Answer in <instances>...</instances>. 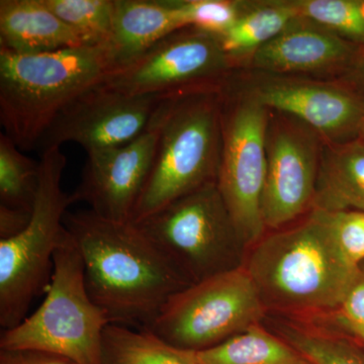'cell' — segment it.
<instances>
[{"mask_svg": "<svg viewBox=\"0 0 364 364\" xmlns=\"http://www.w3.org/2000/svg\"><path fill=\"white\" fill-rule=\"evenodd\" d=\"M313 210L329 229L346 259L359 267L364 260V212Z\"/></svg>", "mask_w": 364, "mask_h": 364, "instance_id": "cell-27", "label": "cell"}, {"mask_svg": "<svg viewBox=\"0 0 364 364\" xmlns=\"http://www.w3.org/2000/svg\"><path fill=\"white\" fill-rule=\"evenodd\" d=\"M363 136H364V127H363Z\"/></svg>", "mask_w": 364, "mask_h": 364, "instance_id": "cell-33", "label": "cell"}, {"mask_svg": "<svg viewBox=\"0 0 364 364\" xmlns=\"http://www.w3.org/2000/svg\"><path fill=\"white\" fill-rule=\"evenodd\" d=\"M67 159L59 147L42 153L39 186L30 223L20 234L0 240V325L13 329L28 316L36 296L44 294L53 257L66 234L64 218L74 203L62 189Z\"/></svg>", "mask_w": 364, "mask_h": 364, "instance_id": "cell-6", "label": "cell"}, {"mask_svg": "<svg viewBox=\"0 0 364 364\" xmlns=\"http://www.w3.org/2000/svg\"><path fill=\"white\" fill-rule=\"evenodd\" d=\"M182 28L181 0H116L109 48L117 69Z\"/></svg>", "mask_w": 364, "mask_h": 364, "instance_id": "cell-16", "label": "cell"}, {"mask_svg": "<svg viewBox=\"0 0 364 364\" xmlns=\"http://www.w3.org/2000/svg\"><path fill=\"white\" fill-rule=\"evenodd\" d=\"M158 138L159 122L154 114L146 130L131 142L87 154L80 183L71 193L74 203H86L90 210L109 221L131 223L149 176Z\"/></svg>", "mask_w": 364, "mask_h": 364, "instance_id": "cell-13", "label": "cell"}, {"mask_svg": "<svg viewBox=\"0 0 364 364\" xmlns=\"http://www.w3.org/2000/svg\"><path fill=\"white\" fill-rule=\"evenodd\" d=\"M100 364H196L193 351L172 346L149 330L109 324L102 335Z\"/></svg>", "mask_w": 364, "mask_h": 364, "instance_id": "cell-21", "label": "cell"}, {"mask_svg": "<svg viewBox=\"0 0 364 364\" xmlns=\"http://www.w3.org/2000/svg\"><path fill=\"white\" fill-rule=\"evenodd\" d=\"M83 46L80 36L43 0L0 1V48L16 54L35 55Z\"/></svg>", "mask_w": 364, "mask_h": 364, "instance_id": "cell-17", "label": "cell"}, {"mask_svg": "<svg viewBox=\"0 0 364 364\" xmlns=\"http://www.w3.org/2000/svg\"><path fill=\"white\" fill-rule=\"evenodd\" d=\"M312 208L364 212V142L323 144Z\"/></svg>", "mask_w": 364, "mask_h": 364, "instance_id": "cell-18", "label": "cell"}, {"mask_svg": "<svg viewBox=\"0 0 364 364\" xmlns=\"http://www.w3.org/2000/svg\"><path fill=\"white\" fill-rule=\"evenodd\" d=\"M244 267L265 308L291 311L340 306L361 274L314 210L303 224L263 237Z\"/></svg>", "mask_w": 364, "mask_h": 364, "instance_id": "cell-3", "label": "cell"}, {"mask_svg": "<svg viewBox=\"0 0 364 364\" xmlns=\"http://www.w3.org/2000/svg\"><path fill=\"white\" fill-rule=\"evenodd\" d=\"M45 293L35 313L2 331L0 349H38L78 364H100L102 335L111 323L86 291L82 255L67 229Z\"/></svg>", "mask_w": 364, "mask_h": 364, "instance_id": "cell-5", "label": "cell"}, {"mask_svg": "<svg viewBox=\"0 0 364 364\" xmlns=\"http://www.w3.org/2000/svg\"><path fill=\"white\" fill-rule=\"evenodd\" d=\"M193 353L196 364H313L286 340L277 338L258 325Z\"/></svg>", "mask_w": 364, "mask_h": 364, "instance_id": "cell-19", "label": "cell"}, {"mask_svg": "<svg viewBox=\"0 0 364 364\" xmlns=\"http://www.w3.org/2000/svg\"><path fill=\"white\" fill-rule=\"evenodd\" d=\"M0 364H78L72 359L38 349H0Z\"/></svg>", "mask_w": 364, "mask_h": 364, "instance_id": "cell-29", "label": "cell"}, {"mask_svg": "<svg viewBox=\"0 0 364 364\" xmlns=\"http://www.w3.org/2000/svg\"><path fill=\"white\" fill-rule=\"evenodd\" d=\"M32 212L0 205V240L20 234L30 223Z\"/></svg>", "mask_w": 364, "mask_h": 364, "instance_id": "cell-30", "label": "cell"}, {"mask_svg": "<svg viewBox=\"0 0 364 364\" xmlns=\"http://www.w3.org/2000/svg\"><path fill=\"white\" fill-rule=\"evenodd\" d=\"M284 338L313 364H364V351L347 340L287 329Z\"/></svg>", "mask_w": 364, "mask_h": 364, "instance_id": "cell-25", "label": "cell"}, {"mask_svg": "<svg viewBox=\"0 0 364 364\" xmlns=\"http://www.w3.org/2000/svg\"><path fill=\"white\" fill-rule=\"evenodd\" d=\"M264 309L243 265L176 294L146 330L177 348L205 350L257 325Z\"/></svg>", "mask_w": 364, "mask_h": 364, "instance_id": "cell-9", "label": "cell"}, {"mask_svg": "<svg viewBox=\"0 0 364 364\" xmlns=\"http://www.w3.org/2000/svg\"><path fill=\"white\" fill-rule=\"evenodd\" d=\"M117 70L109 46L16 54L0 48V122L21 150L37 148L57 116Z\"/></svg>", "mask_w": 364, "mask_h": 364, "instance_id": "cell-2", "label": "cell"}, {"mask_svg": "<svg viewBox=\"0 0 364 364\" xmlns=\"http://www.w3.org/2000/svg\"><path fill=\"white\" fill-rule=\"evenodd\" d=\"M134 225L193 284L244 265L246 245L217 182L205 184Z\"/></svg>", "mask_w": 364, "mask_h": 364, "instance_id": "cell-7", "label": "cell"}, {"mask_svg": "<svg viewBox=\"0 0 364 364\" xmlns=\"http://www.w3.org/2000/svg\"><path fill=\"white\" fill-rule=\"evenodd\" d=\"M341 324L351 325L364 330V273L361 272L352 284L339 306Z\"/></svg>", "mask_w": 364, "mask_h": 364, "instance_id": "cell-28", "label": "cell"}, {"mask_svg": "<svg viewBox=\"0 0 364 364\" xmlns=\"http://www.w3.org/2000/svg\"><path fill=\"white\" fill-rule=\"evenodd\" d=\"M222 147L217 186L245 244L255 245L265 227L261 213L267 179V132L270 112L248 95H234L223 85Z\"/></svg>", "mask_w": 364, "mask_h": 364, "instance_id": "cell-8", "label": "cell"}, {"mask_svg": "<svg viewBox=\"0 0 364 364\" xmlns=\"http://www.w3.org/2000/svg\"><path fill=\"white\" fill-rule=\"evenodd\" d=\"M249 95L268 109L296 117L325 142L352 141L364 127V97L344 86L311 79L267 75Z\"/></svg>", "mask_w": 364, "mask_h": 364, "instance_id": "cell-14", "label": "cell"}, {"mask_svg": "<svg viewBox=\"0 0 364 364\" xmlns=\"http://www.w3.org/2000/svg\"><path fill=\"white\" fill-rule=\"evenodd\" d=\"M354 44L306 18H294L286 30L252 54V66L265 75L329 73L353 63Z\"/></svg>", "mask_w": 364, "mask_h": 364, "instance_id": "cell-15", "label": "cell"}, {"mask_svg": "<svg viewBox=\"0 0 364 364\" xmlns=\"http://www.w3.org/2000/svg\"><path fill=\"white\" fill-rule=\"evenodd\" d=\"M322 138L296 117L279 112L268 121L267 171L261 213L265 227L279 229L312 207Z\"/></svg>", "mask_w": 364, "mask_h": 364, "instance_id": "cell-11", "label": "cell"}, {"mask_svg": "<svg viewBox=\"0 0 364 364\" xmlns=\"http://www.w3.org/2000/svg\"><path fill=\"white\" fill-rule=\"evenodd\" d=\"M60 20L73 28L87 47L109 46L116 0H43Z\"/></svg>", "mask_w": 364, "mask_h": 364, "instance_id": "cell-23", "label": "cell"}, {"mask_svg": "<svg viewBox=\"0 0 364 364\" xmlns=\"http://www.w3.org/2000/svg\"><path fill=\"white\" fill-rule=\"evenodd\" d=\"M165 98L124 95L100 82L60 112L37 148L43 153L73 142L90 154L124 145L146 130Z\"/></svg>", "mask_w": 364, "mask_h": 364, "instance_id": "cell-12", "label": "cell"}, {"mask_svg": "<svg viewBox=\"0 0 364 364\" xmlns=\"http://www.w3.org/2000/svg\"><path fill=\"white\" fill-rule=\"evenodd\" d=\"M232 65L221 38L186 26L158 41L130 64L112 72L104 83L124 95L170 97L219 90Z\"/></svg>", "mask_w": 364, "mask_h": 364, "instance_id": "cell-10", "label": "cell"}, {"mask_svg": "<svg viewBox=\"0 0 364 364\" xmlns=\"http://www.w3.org/2000/svg\"><path fill=\"white\" fill-rule=\"evenodd\" d=\"M344 328H346L347 330H349L352 333V334L355 335V336H358L359 339L361 340V341L364 343V330L360 329V328L354 327V326L351 325H346V324H342Z\"/></svg>", "mask_w": 364, "mask_h": 364, "instance_id": "cell-32", "label": "cell"}, {"mask_svg": "<svg viewBox=\"0 0 364 364\" xmlns=\"http://www.w3.org/2000/svg\"><path fill=\"white\" fill-rule=\"evenodd\" d=\"M353 77L356 82L364 87V49L359 55H356L353 61Z\"/></svg>", "mask_w": 364, "mask_h": 364, "instance_id": "cell-31", "label": "cell"}, {"mask_svg": "<svg viewBox=\"0 0 364 364\" xmlns=\"http://www.w3.org/2000/svg\"><path fill=\"white\" fill-rule=\"evenodd\" d=\"M64 225L82 255L86 291L111 324L149 329L176 294L195 284L132 223L88 210L67 212Z\"/></svg>", "mask_w": 364, "mask_h": 364, "instance_id": "cell-1", "label": "cell"}, {"mask_svg": "<svg viewBox=\"0 0 364 364\" xmlns=\"http://www.w3.org/2000/svg\"><path fill=\"white\" fill-rule=\"evenodd\" d=\"M301 18L331 31L352 44L364 45V1L360 0H294Z\"/></svg>", "mask_w": 364, "mask_h": 364, "instance_id": "cell-24", "label": "cell"}, {"mask_svg": "<svg viewBox=\"0 0 364 364\" xmlns=\"http://www.w3.org/2000/svg\"><path fill=\"white\" fill-rule=\"evenodd\" d=\"M220 88L174 95L158 107L156 152L132 224L217 182L222 147Z\"/></svg>", "mask_w": 364, "mask_h": 364, "instance_id": "cell-4", "label": "cell"}, {"mask_svg": "<svg viewBox=\"0 0 364 364\" xmlns=\"http://www.w3.org/2000/svg\"><path fill=\"white\" fill-rule=\"evenodd\" d=\"M298 16L293 1L247 2L238 21L220 37L223 48L233 62L274 39Z\"/></svg>", "mask_w": 364, "mask_h": 364, "instance_id": "cell-20", "label": "cell"}, {"mask_svg": "<svg viewBox=\"0 0 364 364\" xmlns=\"http://www.w3.org/2000/svg\"><path fill=\"white\" fill-rule=\"evenodd\" d=\"M6 135H0V205L33 212L39 186V163L21 152Z\"/></svg>", "mask_w": 364, "mask_h": 364, "instance_id": "cell-22", "label": "cell"}, {"mask_svg": "<svg viewBox=\"0 0 364 364\" xmlns=\"http://www.w3.org/2000/svg\"><path fill=\"white\" fill-rule=\"evenodd\" d=\"M247 2L231 0H181L186 26L223 37L235 25Z\"/></svg>", "mask_w": 364, "mask_h": 364, "instance_id": "cell-26", "label": "cell"}]
</instances>
